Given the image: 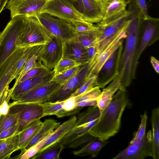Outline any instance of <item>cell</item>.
Instances as JSON below:
<instances>
[{
	"mask_svg": "<svg viewBox=\"0 0 159 159\" xmlns=\"http://www.w3.org/2000/svg\"><path fill=\"white\" fill-rule=\"evenodd\" d=\"M130 0H103V16L100 22L111 20L123 14L127 10Z\"/></svg>",
	"mask_w": 159,
	"mask_h": 159,
	"instance_id": "cell-20",
	"label": "cell"
},
{
	"mask_svg": "<svg viewBox=\"0 0 159 159\" xmlns=\"http://www.w3.org/2000/svg\"><path fill=\"white\" fill-rule=\"evenodd\" d=\"M45 45H40L36 46L27 59L20 73L16 78L15 82L12 88H14L18 84L21 78L25 73L36 66L39 57L43 50Z\"/></svg>",
	"mask_w": 159,
	"mask_h": 159,
	"instance_id": "cell-29",
	"label": "cell"
},
{
	"mask_svg": "<svg viewBox=\"0 0 159 159\" xmlns=\"http://www.w3.org/2000/svg\"><path fill=\"white\" fill-rule=\"evenodd\" d=\"M36 46L28 47L21 57L17 62L15 71L12 77V80L16 79L20 74L28 57L34 50Z\"/></svg>",
	"mask_w": 159,
	"mask_h": 159,
	"instance_id": "cell-38",
	"label": "cell"
},
{
	"mask_svg": "<svg viewBox=\"0 0 159 159\" xmlns=\"http://www.w3.org/2000/svg\"><path fill=\"white\" fill-rule=\"evenodd\" d=\"M152 156V137L146 136L139 142L129 143L126 148L113 159H143Z\"/></svg>",
	"mask_w": 159,
	"mask_h": 159,
	"instance_id": "cell-16",
	"label": "cell"
},
{
	"mask_svg": "<svg viewBox=\"0 0 159 159\" xmlns=\"http://www.w3.org/2000/svg\"><path fill=\"white\" fill-rule=\"evenodd\" d=\"M71 23L76 33L89 31L98 28L96 25L85 21H75Z\"/></svg>",
	"mask_w": 159,
	"mask_h": 159,
	"instance_id": "cell-39",
	"label": "cell"
},
{
	"mask_svg": "<svg viewBox=\"0 0 159 159\" xmlns=\"http://www.w3.org/2000/svg\"><path fill=\"white\" fill-rule=\"evenodd\" d=\"M64 147L60 141L48 147L31 158L32 159H60V155Z\"/></svg>",
	"mask_w": 159,
	"mask_h": 159,
	"instance_id": "cell-32",
	"label": "cell"
},
{
	"mask_svg": "<svg viewBox=\"0 0 159 159\" xmlns=\"http://www.w3.org/2000/svg\"><path fill=\"white\" fill-rule=\"evenodd\" d=\"M40 120H36L28 125L19 133V147L21 150L26 146L37 134L42 126Z\"/></svg>",
	"mask_w": 159,
	"mask_h": 159,
	"instance_id": "cell-27",
	"label": "cell"
},
{
	"mask_svg": "<svg viewBox=\"0 0 159 159\" xmlns=\"http://www.w3.org/2000/svg\"><path fill=\"white\" fill-rule=\"evenodd\" d=\"M72 1H76V0H72Z\"/></svg>",
	"mask_w": 159,
	"mask_h": 159,
	"instance_id": "cell-50",
	"label": "cell"
},
{
	"mask_svg": "<svg viewBox=\"0 0 159 159\" xmlns=\"http://www.w3.org/2000/svg\"><path fill=\"white\" fill-rule=\"evenodd\" d=\"M130 104L126 88L122 87L100 114L95 125L89 133L99 140L107 141L119 131L123 113Z\"/></svg>",
	"mask_w": 159,
	"mask_h": 159,
	"instance_id": "cell-1",
	"label": "cell"
},
{
	"mask_svg": "<svg viewBox=\"0 0 159 159\" xmlns=\"http://www.w3.org/2000/svg\"><path fill=\"white\" fill-rule=\"evenodd\" d=\"M81 66H75L61 74L54 76L51 81L59 84H64L78 73Z\"/></svg>",
	"mask_w": 159,
	"mask_h": 159,
	"instance_id": "cell-36",
	"label": "cell"
},
{
	"mask_svg": "<svg viewBox=\"0 0 159 159\" xmlns=\"http://www.w3.org/2000/svg\"><path fill=\"white\" fill-rule=\"evenodd\" d=\"M53 76V70L47 69L36 76L17 84L14 88L10 89L11 99L15 101L17 100L28 92L50 81Z\"/></svg>",
	"mask_w": 159,
	"mask_h": 159,
	"instance_id": "cell-15",
	"label": "cell"
},
{
	"mask_svg": "<svg viewBox=\"0 0 159 159\" xmlns=\"http://www.w3.org/2000/svg\"><path fill=\"white\" fill-rule=\"evenodd\" d=\"M88 68V64L81 66L78 73L67 80L48 102L62 101L70 97L86 80Z\"/></svg>",
	"mask_w": 159,
	"mask_h": 159,
	"instance_id": "cell-13",
	"label": "cell"
},
{
	"mask_svg": "<svg viewBox=\"0 0 159 159\" xmlns=\"http://www.w3.org/2000/svg\"><path fill=\"white\" fill-rule=\"evenodd\" d=\"M122 87L121 80L118 74L111 83L103 89L98 99L97 106L100 114L110 103L115 93Z\"/></svg>",
	"mask_w": 159,
	"mask_h": 159,
	"instance_id": "cell-22",
	"label": "cell"
},
{
	"mask_svg": "<svg viewBox=\"0 0 159 159\" xmlns=\"http://www.w3.org/2000/svg\"><path fill=\"white\" fill-rule=\"evenodd\" d=\"M77 2L78 6L79 8V10L81 12L83 11V5L81 0H75Z\"/></svg>",
	"mask_w": 159,
	"mask_h": 159,
	"instance_id": "cell-48",
	"label": "cell"
},
{
	"mask_svg": "<svg viewBox=\"0 0 159 159\" xmlns=\"http://www.w3.org/2000/svg\"><path fill=\"white\" fill-rule=\"evenodd\" d=\"M13 105H16L19 112L17 124V133L21 132L32 122L40 120L43 117V108L41 103H29Z\"/></svg>",
	"mask_w": 159,
	"mask_h": 159,
	"instance_id": "cell-17",
	"label": "cell"
},
{
	"mask_svg": "<svg viewBox=\"0 0 159 159\" xmlns=\"http://www.w3.org/2000/svg\"><path fill=\"white\" fill-rule=\"evenodd\" d=\"M100 115L97 106H89L86 111L79 114L75 126L60 141L64 148L89 134V131L97 121Z\"/></svg>",
	"mask_w": 159,
	"mask_h": 159,
	"instance_id": "cell-5",
	"label": "cell"
},
{
	"mask_svg": "<svg viewBox=\"0 0 159 159\" xmlns=\"http://www.w3.org/2000/svg\"><path fill=\"white\" fill-rule=\"evenodd\" d=\"M83 5L82 14L84 21L92 24L100 22L104 13L102 2L97 0H81Z\"/></svg>",
	"mask_w": 159,
	"mask_h": 159,
	"instance_id": "cell-19",
	"label": "cell"
},
{
	"mask_svg": "<svg viewBox=\"0 0 159 159\" xmlns=\"http://www.w3.org/2000/svg\"><path fill=\"white\" fill-rule=\"evenodd\" d=\"M47 0H9L5 9L10 11L11 18L19 15L35 17Z\"/></svg>",
	"mask_w": 159,
	"mask_h": 159,
	"instance_id": "cell-12",
	"label": "cell"
},
{
	"mask_svg": "<svg viewBox=\"0 0 159 159\" xmlns=\"http://www.w3.org/2000/svg\"><path fill=\"white\" fill-rule=\"evenodd\" d=\"M52 134V133L45 139L30 148L23 154L19 157L18 159H29L34 156L42 148L48 137Z\"/></svg>",
	"mask_w": 159,
	"mask_h": 159,
	"instance_id": "cell-37",
	"label": "cell"
},
{
	"mask_svg": "<svg viewBox=\"0 0 159 159\" xmlns=\"http://www.w3.org/2000/svg\"><path fill=\"white\" fill-rule=\"evenodd\" d=\"M96 138L89 134L84 137L75 140L69 144L66 148H76L87 143Z\"/></svg>",
	"mask_w": 159,
	"mask_h": 159,
	"instance_id": "cell-41",
	"label": "cell"
},
{
	"mask_svg": "<svg viewBox=\"0 0 159 159\" xmlns=\"http://www.w3.org/2000/svg\"><path fill=\"white\" fill-rule=\"evenodd\" d=\"M9 0H0V14L6 6Z\"/></svg>",
	"mask_w": 159,
	"mask_h": 159,
	"instance_id": "cell-47",
	"label": "cell"
},
{
	"mask_svg": "<svg viewBox=\"0 0 159 159\" xmlns=\"http://www.w3.org/2000/svg\"><path fill=\"white\" fill-rule=\"evenodd\" d=\"M97 0L99 1H100V2H102L103 1V0Z\"/></svg>",
	"mask_w": 159,
	"mask_h": 159,
	"instance_id": "cell-49",
	"label": "cell"
},
{
	"mask_svg": "<svg viewBox=\"0 0 159 159\" xmlns=\"http://www.w3.org/2000/svg\"><path fill=\"white\" fill-rule=\"evenodd\" d=\"M40 13L49 14L70 22L84 21L82 13L75 7L72 0H47Z\"/></svg>",
	"mask_w": 159,
	"mask_h": 159,
	"instance_id": "cell-7",
	"label": "cell"
},
{
	"mask_svg": "<svg viewBox=\"0 0 159 159\" xmlns=\"http://www.w3.org/2000/svg\"><path fill=\"white\" fill-rule=\"evenodd\" d=\"M64 84L51 81L28 92L22 95L17 100L9 104L42 103L48 102Z\"/></svg>",
	"mask_w": 159,
	"mask_h": 159,
	"instance_id": "cell-10",
	"label": "cell"
},
{
	"mask_svg": "<svg viewBox=\"0 0 159 159\" xmlns=\"http://www.w3.org/2000/svg\"><path fill=\"white\" fill-rule=\"evenodd\" d=\"M135 3L139 9L144 18H147L150 16L149 15L145 0H134Z\"/></svg>",
	"mask_w": 159,
	"mask_h": 159,
	"instance_id": "cell-43",
	"label": "cell"
},
{
	"mask_svg": "<svg viewBox=\"0 0 159 159\" xmlns=\"http://www.w3.org/2000/svg\"><path fill=\"white\" fill-rule=\"evenodd\" d=\"M51 39L50 33L35 17H26L17 41L18 48L46 44Z\"/></svg>",
	"mask_w": 159,
	"mask_h": 159,
	"instance_id": "cell-4",
	"label": "cell"
},
{
	"mask_svg": "<svg viewBox=\"0 0 159 159\" xmlns=\"http://www.w3.org/2000/svg\"><path fill=\"white\" fill-rule=\"evenodd\" d=\"M81 66L82 65L80 64L74 60L62 57L53 70V76L61 74L75 66Z\"/></svg>",
	"mask_w": 159,
	"mask_h": 159,
	"instance_id": "cell-34",
	"label": "cell"
},
{
	"mask_svg": "<svg viewBox=\"0 0 159 159\" xmlns=\"http://www.w3.org/2000/svg\"><path fill=\"white\" fill-rule=\"evenodd\" d=\"M63 42L60 39L51 35V39L45 45L38 61L48 70H52L62 57Z\"/></svg>",
	"mask_w": 159,
	"mask_h": 159,
	"instance_id": "cell-14",
	"label": "cell"
},
{
	"mask_svg": "<svg viewBox=\"0 0 159 159\" xmlns=\"http://www.w3.org/2000/svg\"><path fill=\"white\" fill-rule=\"evenodd\" d=\"M101 91L98 85L75 97L78 107L97 106V100Z\"/></svg>",
	"mask_w": 159,
	"mask_h": 159,
	"instance_id": "cell-26",
	"label": "cell"
},
{
	"mask_svg": "<svg viewBox=\"0 0 159 159\" xmlns=\"http://www.w3.org/2000/svg\"><path fill=\"white\" fill-rule=\"evenodd\" d=\"M150 62L155 70L157 74L159 73V62L158 60L153 56L150 57Z\"/></svg>",
	"mask_w": 159,
	"mask_h": 159,
	"instance_id": "cell-45",
	"label": "cell"
},
{
	"mask_svg": "<svg viewBox=\"0 0 159 159\" xmlns=\"http://www.w3.org/2000/svg\"><path fill=\"white\" fill-rule=\"evenodd\" d=\"M60 123V122H57L53 119L45 120L42 122L41 126L35 136L26 146L20 150V153L14 158L18 159L30 148L51 134Z\"/></svg>",
	"mask_w": 159,
	"mask_h": 159,
	"instance_id": "cell-21",
	"label": "cell"
},
{
	"mask_svg": "<svg viewBox=\"0 0 159 159\" xmlns=\"http://www.w3.org/2000/svg\"><path fill=\"white\" fill-rule=\"evenodd\" d=\"M116 51L113 53L109 57L105 62L102 67V70L107 75H109L113 69Z\"/></svg>",
	"mask_w": 159,
	"mask_h": 159,
	"instance_id": "cell-42",
	"label": "cell"
},
{
	"mask_svg": "<svg viewBox=\"0 0 159 159\" xmlns=\"http://www.w3.org/2000/svg\"><path fill=\"white\" fill-rule=\"evenodd\" d=\"M62 47V57L74 60L82 66L86 65L89 62L86 48L75 38L63 42Z\"/></svg>",
	"mask_w": 159,
	"mask_h": 159,
	"instance_id": "cell-18",
	"label": "cell"
},
{
	"mask_svg": "<svg viewBox=\"0 0 159 159\" xmlns=\"http://www.w3.org/2000/svg\"><path fill=\"white\" fill-rule=\"evenodd\" d=\"M76 120L77 117L74 115L60 124L48 137L44 145L38 153L43 151L51 145L60 141L73 128L75 125Z\"/></svg>",
	"mask_w": 159,
	"mask_h": 159,
	"instance_id": "cell-23",
	"label": "cell"
},
{
	"mask_svg": "<svg viewBox=\"0 0 159 159\" xmlns=\"http://www.w3.org/2000/svg\"><path fill=\"white\" fill-rule=\"evenodd\" d=\"M130 11L127 9L114 19L97 24L98 35L96 54L99 53L118 33L128 28L130 21Z\"/></svg>",
	"mask_w": 159,
	"mask_h": 159,
	"instance_id": "cell-6",
	"label": "cell"
},
{
	"mask_svg": "<svg viewBox=\"0 0 159 159\" xmlns=\"http://www.w3.org/2000/svg\"><path fill=\"white\" fill-rule=\"evenodd\" d=\"M98 28L89 31L76 33L75 38L86 48L96 46L98 39Z\"/></svg>",
	"mask_w": 159,
	"mask_h": 159,
	"instance_id": "cell-33",
	"label": "cell"
},
{
	"mask_svg": "<svg viewBox=\"0 0 159 159\" xmlns=\"http://www.w3.org/2000/svg\"><path fill=\"white\" fill-rule=\"evenodd\" d=\"M108 143V141H103L96 138L87 143L81 149L73 151V154L75 156L90 155L92 157H95Z\"/></svg>",
	"mask_w": 159,
	"mask_h": 159,
	"instance_id": "cell-25",
	"label": "cell"
},
{
	"mask_svg": "<svg viewBox=\"0 0 159 159\" xmlns=\"http://www.w3.org/2000/svg\"><path fill=\"white\" fill-rule=\"evenodd\" d=\"M159 19L150 16L144 18L142 21L140 32L142 33L141 40L135 53L132 65V75L134 78L138 60L143 51L152 39L157 35L159 31Z\"/></svg>",
	"mask_w": 159,
	"mask_h": 159,
	"instance_id": "cell-11",
	"label": "cell"
},
{
	"mask_svg": "<svg viewBox=\"0 0 159 159\" xmlns=\"http://www.w3.org/2000/svg\"><path fill=\"white\" fill-rule=\"evenodd\" d=\"M98 75H94L86 79L85 82L71 96L76 97L98 85Z\"/></svg>",
	"mask_w": 159,
	"mask_h": 159,
	"instance_id": "cell-35",
	"label": "cell"
},
{
	"mask_svg": "<svg viewBox=\"0 0 159 159\" xmlns=\"http://www.w3.org/2000/svg\"><path fill=\"white\" fill-rule=\"evenodd\" d=\"M63 101L55 102H47L41 103L43 108V117L47 116L55 115L58 118L70 116L62 108Z\"/></svg>",
	"mask_w": 159,
	"mask_h": 159,
	"instance_id": "cell-31",
	"label": "cell"
},
{
	"mask_svg": "<svg viewBox=\"0 0 159 159\" xmlns=\"http://www.w3.org/2000/svg\"><path fill=\"white\" fill-rule=\"evenodd\" d=\"M9 106L8 113L0 116V134L18 123L19 112L15 105Z\"/></svg>",
	"mask_w": 159,
	"mask_h": 159,
	"instance_id": "cell-30",
	"label": "cell"
},
{
	"mask_svg": "<svg viewBox=\"0 0 159 159\" xmlns=\"http://www.w3.org/2000/svg\"><path fill=\"white\" fill-rule=\"evenodd\" d=\"M17 124L0 134V140L9 138L17 133Z\"/></svg>",
	"mask_w": 159,
	"mask_h": 159,
	"instance_id": "cell-44",
	"label": "cell"
},
{
	"mask_svg": "<svg viewBox=\"0 0 159 159\" xmlns=\"http://www.w3.org/2000/svg\"><path fill=\"white\" fill-rule=\"evenodd\" d=\"M46 69H47L41 63L37 61L36 66L25 73L21 78L18 84L36 76Z\"/></svg>",
	"mask_w": 159,
	"mask_h": 159,
	"instance_id": "cell-40",
	"label": "cell"
},
{
	"mask_svg": "<svg viewBox=\"0 0 159 159\" xmlns=\"http://www.w3.org/2000/svg\"><path fill=\"white\" fill-rule=\"evenodd\" d=\"M152 128V157L154 159H159V107L152 110L151 118Z\"/></svg>",
	"mask_w": 159,
	"mask_h": 159,
	"instance_id": "cell-24",
	"label": "cell"
},
{
	"mask_svg": "<svg viewBox=\"0 0 159 159\" xmlns=\"http://www.w3.org/2000/svg\"><path fill=\"white\" fill-rule=\"evenodd\" d=\"M127 30H125L118 33L91 59L88 64L87 79L93 75H98L107 60L121 46L123 39L126 38Z\"/></svg>",
	"mask_w": 159,
	"mask_h": 159,
	"instance_id": "cell-9",
	"label": "cell"
},
{
	"mask_svg": "<svg viewBox=\"0 0 159 159\" xmlns=\"http://www.w3.org/2000/svg\"><path fill=\"white\" fill-rule=\"evenodd\" d=\"M26 16H16L0 32V69L11 56L19 48L17 41Z\"/></svg>",
	"mask_w": 159,
	"mask_h": 159,
	"instance_id": "cell-3",
	"label": "cell"
},
{
	"mask_svg": "<svg viewBox=\"0 0 159 159\" xmlns=\"http://www.w3.org/2000/svg\"><path fill=\"white\" fill-rule=\"evenodd\" d=\"M86 48L90 60L96 53V46H93Z\"/></svg>",
	"mask_w": 159,
	"mask_h": 159,
	"instance_id": "cell-46",
	"label": "cell"
},
{
	"mask_svg": "<svg viewBox=\"0 0 159 159\" xmlns=\"http://www.w3.org/2000/svg\"><path fill=\"white\" fill-rule=\"evenodd\" d=\"M50 33L64 42L75 38L76 33L71 22L45 13L35 16Z\"/></svg>",
	"mask_w": 159,
	"mask_h": 159,
	"instance_id": "cell-8",
	"label": "cell"
},
{
	"mask_svg": "<svg viewBox=\"0 0 159 159\" xmlns=\"http://www.w3.org/2000/svg\"><path fill=\"white\" fill-rule=\"evenodd\" d=\"M19 142L18 133L0 140V159L9 158L12 153L20 149Z\"/></svg>",
	"mask_w": 159,
	"mask_h": 159,
	"instance_id": "cell-28",
	"label": "cell"
},
{
	"mask_svg": "<svg viewBox=\"0 0 159 159\" xmlns=\"http://www.w3.org/2000/svg\"><path fill=\"white\" fill-rule=\"evenodd\" d=\"M127 7V10L130 12V21L127 29L126 43L119 73L122 86L126 88L129 86L134 79L132 65L140 34L141 24L144 18L134 0H131Z\"/></svg>",
	"mask_w": 159,
	"mask_h": 159,
	"instance_id": "cell-2",
	"label": "cell"
}]
</instances>
